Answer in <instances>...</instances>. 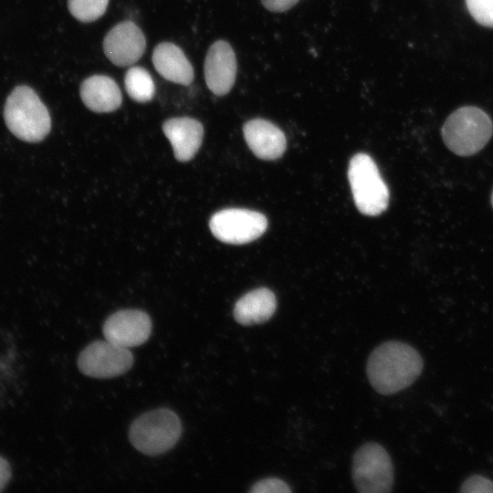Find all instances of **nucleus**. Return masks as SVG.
<instances>
[{
	"mask_svg": "<svg viewBox=\"0 0 493 493\" xmlns=\"http://www.w3.org/2000/svg\"><path fill=\"white\" fill-rule=\"evenodd\" d=\"M250 492L253 493H267V492H290L291 489L283 480L276 477H268L258 480L251 488Z\"/></svg>",
	"mask_w": 493,
	"mask_h": 493,
	"instance_id": "412c9836",
	"label": "nucleus"
},
{
	"mask_svg": "<svg viewBox=\"0 0 493 493\" xmlns=\"http://www.w3.org/2000/svg\"><path fill=\"white\" fill-rule=\"evenodd\" d=\"M467 6L479 24L493 26V0H466Z\"/></svg>",
	"mask_w": 493,
	"mask_h": 493,
	"instance_id": "6ab92c4d",
	"label": "nucleus"
},
{
	"mask_svg": "<svg viewBox=\"0 0 493 493\" xmlns=\"http://www.w3.org/2000/svg\"><path fill=\"white\" fill-rule=\"evenodd\" d=\"M11 477V469L8 462L0 456V491L8 483Z\"/></svg>",
	"mask_w": 493,
	"mask_h": 493,
	"instance_id": "5701e85b",
	"label": "nucleus"
},
{
	"mask_svg": "<svg viewBox=\"0 0 493 493\" xmlns=\"http://www.w3.org/2000/svg\"><path fill=\"white\" fill-rule=\"evenodd\" d=\"M83 103L94 112H110L117 110L122 101L118 84L105 75H93L80 85Z\"/></svg>",
	"mask_w": 493,
	"mask_h": 493,
	"instance_id": "2eb2a0df",
	"label": "nucleus"
},
{
	"mask_svg": "<svg viewBox=\"0 0 493 493\" xmlns=\"http://www.w3.org/2000/svg\"><path fill=\"white\" fill-rule=\"evenodd\" d=\"M182 432L180 419L167 408L147 412L133 421L129 438L135 448L145 455L154 456L171 449Z\"/></svg>",
	"mask_w": 493,
	"mask_h": 493,
	"instance_id": "20e7f679",
	"label": "nucleus"
},
{
	"mask_svg": "<svg viewBox=\"0 0 493 493\" xmlns=\"http://www.w3.org/2000/svg\"><path fill=\"white\" fill-rule=\"evenodd\" d=\"M212 234L227 244L241 245L258 238L267 227L261 213L240 208L224 209L210 219Z\"/></svg>",
	"mask_w": 493,
	"mask_h": 493,
	"instance_id": "0eeeda50",
	"label": "nucleus"
},
{
	"mask_svg": "<svg viewBox=\"0 0 493 493\" xmlns=\"http://www.w3.org/2000/svg\"><path fill=\"white\" fill-rule=\"evenodd\" d=\"M277 299L266 288L254 289L240 298L234 307V318L242 325L263 323L275 313Z\"/></svg>",
	"mask_w": 493,
	"mask_h": 493,
	"instance_id": "dca6fc26",
	"label": "nucleus"
},
{
	"mask_svg": "<svg viewBox=\"0 0 493 493\" xmlns=\"http://www.w3.org/2000/svg\"><path fill=\"white\" fill-rule=\"evenodd\" d=\"M263 5L272 12H284L294 6L299 0H261Z\"/></svg>",
	"mask_w": 493,
	"mask_h": 493,
	"instance_id": "4be33fe9",
	"label": "nucleus"
},
{
	"mask_svg": "<svg viewBox=\"0 0 493 493\" xmlns=\"http://www.w3.org/2000/svg\"><path fill=\"white\" fill-rule=\"evenodd\" d=\"M145 47V37L132 21H123L114 26L103 41L106 57L119 67L131 66L137 62L143 55Z\"/></svg>",
	"mask_w": 493,
	"mask_h": 493,
	"instance_id": "1a4fd4ad",
	"label": "nucleus"
},
{
	"mask_svg": "<svg viewBox=\"0 0 493 493\" xmlns=\"http://www.w3.org/2000/svg\"><path fill=\"white\" fill-rule=\"evenodd\" d=\"M236 68L232 47L224 40L215 42L208 49L204 65L208 89L217 96L227 94L235 84Z\"/></svg>",
	"mask_w": 493,
	"mask_h": 493,
	"instance_id": "9b49d317",
	"label": "nucleus"
},
{
	"mask_svg": "<svg viewBox=\"0 0 493 493\" xmlns=\"http://www.w3.org/2000/svg\"><path fill=\"white\" fill-rule=\"evenodd\" d=\"M152 64L165 79L188 86L194 79V68L184 51L175 44L162 42L152 52Z\"/></svg>",
	"mask_w": 493,
	"mask_h": 493,
	"instance_id": "4468645a",
	"label": "nucleus"
},
{
	"mask_svg": "<svg viewBox=\"0 0 493 493\" xmlns=\"http://www.w3.org/2000/svg\"><path fill=\"white\" fill-rule=\"evenodd\" d=\"M424 362L409 344L390 341L380 344L370 354L366 372L373 389L384 395L405 389L420 376Z\"/></svg>",
	"mask_w": 493,
	"mask_h": 493,
	"instance_id": "f257e3e1",
	"label": "nucleus"
},
{
	"mask_svg": "<svg viewBox=\"0 0 493 493\" xmlns=\"http://www.w3.org/2000/svg\"><path fill=\"white\" fill-rule=\"evenodd\" d=\"M351 476L359 492H390L393 485V467L389 454L377 443H365L353 456Z\"/></svg>",
	"mask_w": 493,
	"mask_h": 493,
	"instance_id": "423d86ee",
	"label": "nucleus"
},
{
	"mask_svg": "<svg viewBox=\"0 0 493 493\" xmlns=\"http://www.w3.org/2000/svg\"><path fill=\"white\" fill-rule=\"evenodd\" d=\"M348 178L354 203L365 215H378L389 204V190L376 163L365 153H358L350 161Z\"/></svg>",
	"mask_w": 493,
	"mask_h": 493,
	"instance_id": "39448f33",
	"label": "nucleus"
},
{
	"mask_svg": "<svg viewBox=\"0 0 493 493\" xmlns=\"http://www.w3.org/2000/svg\"><path fill=\"white\" fill-rule=\"evenodd\" d=\"M4 118L15 136L29 142L42 141L51 128L47 107L35 90L25 85L16 87L7 97Z\"/></svg>",
	"mask_w": 493,
	"mask_h": 493,
	"instance_id": "f03ea898",
	"label": "nucleus"
},
{
	"mask_svg": "<svg viewBox=\"0 0 493 493\" xmlns=\"http://www.w3.org/2000/svg\"><path fill=\"white\" fill-rule=\"evenodd\" d=\"M124 86L128 95L137 102H147L155 93L152 78L142 67H131L126 71Z\"/></svg>",
	"mask_w": 493,
	"mask_h": 493,
	"instance_id": "f3484780",
	"label": "nucleus"
},
{
	"mask_svg": "<svg viewBox=\"0 0 493 493\" xmlns=\"http://www.w3.org/2000/svg\"><path fill=\"white\" fill-rule=\"evenodd\" d=\"M492 133L491 119L481 109L474 106L455 110L442 127L445 144L459 156H470L479 152Z\"/></svg>",
	"mask_w": 493,
	"mask_h": 493,
	"instance_id": "7ed1b4c3",
	"label": "nucleus"
},
{
	"mask_svg": "<svg viewBox=\"0 0 493 493\" xmlns=\"http://www.w3.org/2000/svg\"><path fill=\"white\" fill-rule=\"evenodd\" d=\"M133 363L129 349L109 341L89 344L78 358L80 372L95 378H111L126 372Z\"/></svg>",
	"mask_w": 493,
	"mask_h": 493,
	"instance_id": "6e6552de",
	"label": "nucleus"
},
{
	"mask_svg": "<svg viewBox=\"0 0 493 493\" xmlns=\"http://www.w3.org/2000/svg\"><path fill=\"white\" fill-rule=\"evenodd\" d=\"M460 492L493 493V482L482 476L474 475L464 481Z\"/></svg>",
	"mask_w": 493,
	"mask_h": 493,
	"instance_id": "aec40b11",
	"label": "nucleus"
},
{
	"mask_svg": "<svg viewBox=\"0 0 493 493\" xmlns=\"http://www.w3.org/2000/svg\"><path fill=\"white\" fill-rule=\"evenodd\" d=\"M151 331L150 317L138 309L119 310L110 315L103 325L105 339L127 349L144 343Z\"/></svg>",
	"mask_w": 493,
	"mask_h": 493,
	"instance_id": "9d476101",
	"label": "nucleus"
},
{
	"mask_svg": "<svg viewBox=\"0 0 493 493\" xmlns=\"http://www.w3.org/2000/svg\"><path fill=\"white\" fill-rule=\"evenodd\" d=\"M244 137L254 154L263 160H276L286 150L284 132L274 123L264 119H253L245 123Z\"/></svg>",
	"mask_w": 493,
	"mask_h": 493,
	"instance_id": "f8f14e48",
	"label": "nucleus"
},
{
	"mask_svg": "<svg viewBox=\"0 0 493 493\" xmlns=\"http://www.w3.org/2000/svg\"><path fill=\"white\" fill-rule=\"evenodd\" d=\"M163 131L173 146L175 158L180 162L191 160L202 144L204 128L195 119H169L163 124Z\"/></svg>",
	"mask_w": 493,
	"mask_h": 493,
	"instance_id": "ddd939ff",
	"label": "nucleus"
},
{
	"mask_svg": "<svg viewBox=\"0 0 493 493\" xmlns=\"http://www.w3.org/2000/svg\"><path fill=\"white\" fill-rule=\"evenodd\" d=\"M491 204H492V206H493V192H492V195H491Z\"/></svg>",
	"mask_w": 493,
	"mask_h": 493,
	"instance_id": "b1692460",
	"label": "nucleus"
},
{
	"mask_svg": "<svg viewBox=\"0 0 493 493\" xmlns=\"http://www.w3.org/2000/svg\"><path fill=\"white\" fill-rule=\"evenodd\" d=\"M109 0H68L70 14L79 21L90 23L102 16Z\"/></svg>",
	"mask_w": 493,
	"mask_h": 493,
	"instance_id": "a211bd4d",
	"label": "nucleus"
}]
</instances>
